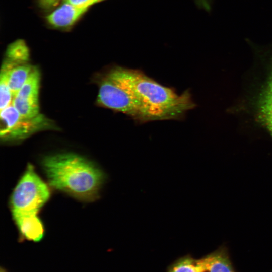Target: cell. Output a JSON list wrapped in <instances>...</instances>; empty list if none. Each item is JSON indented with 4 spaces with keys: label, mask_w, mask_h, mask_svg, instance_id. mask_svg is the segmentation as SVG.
<instances>
[{
    "label": "cell",
    "mask_w": 272,
    "mask_h": 272,
    "mask_svg": "<svg viewBox=\"0 0 272 272\" xmlns=\"http://www.w3.org/2000/svg\"><path fill=\"white\" fill-rule=\"evenodd\" d=\"M105 74L129 94L150 121L181 120L196 106L189 89L178 94L140 70L115 65Z\"/></svg>",
    "instance_id": "6da1fadb"
},
{
    "label": "cell",
    "mask_w": 272,
    "mask_h": 272,
    "mask_svg": "<svg viewBox=\"0 0 272 272\" xmlns=\"http://www.w3.org/2000/svg\"><path fill=\"white\" fill-rule=\"evenodd\" d=\"M42 166L50 185L85 201L97 197L104 176L84 158L72 153L48 156Z\"/></svg>",
    "instance_id": "7a4b0ae2"
},
{
    "label": "cell",
    "mask_w": 272,
    "mask_h": 272,
    "mask_svg": "<svg viewBox=\"0 0 272 272\" xmlns=\"http://www.w3.org/2000/svg\"><path fill=\"white\" fill-rule=\"evenodd\" d=\"M50 196L47 185L29 165L15 188L11 198L13 218L35 216Z\"/></svg>",
    "instance_id": "3957f363"
},
{
    "label": "cell",
    "mask_w": 272,
    "mask_h": 272,
    "mask_svg": "<svg viewBox=\"0 0 272 272\" xmlns=\"http://www.w3.org/2000/svg\"><path fill=\"white\" fill-rule=\"evenodd\" d=\"M98 105L123 113L138 123L150 122L149 118L127 92L105 74L99 82Z\"/></svg>",
    "instance_id": "277c9868"
},
{
    "label": "cell",
    "mask_w": 272,
    "mask_h": 272,
    "mask_svg": "<svg viewBox=\"0 0 272 272\" xmlns=\"http://www.w3.org/2000/svg\"><path fill=\"white\" fill-rule=\"evenodd\" d=\"M40 79V72L34 67L26 82L13 97L12 104L23 118L33 119L39 115Z\"/></svg>",
    "instance_id": "5b68a950"
},
{
    "label": "cell",
    "mask_w": 272,
    "mask_h": 272,
    "mask_svg": "<svg viewBox=\"0 0 272 272\" xmlns=\"http://www.w3.org/2000/svg\"><path fill=\"white\" fill-rule=\"evenodd\" d=\"M38 117L30 119L23 118L13 105H10L1 110V119L4 124V127L1 130V138L5 140L24 138L31 131L36 129L31 126L39 125L37 122L41 119H38Z\"/></svg>",
    "instance_id": "8992f818"
},
{
    "label": "cell",
    "mask_w": 272,
    "mask_h": 272,
    "mask_svg": "<svg viewBox=\"0 0 272 272\" xmlns=\"http://www.w3.org/2000/svg\"><path fill=\"white\" fill-rule=\"evenodd\" d=\"M197 264L199 272H235L224 247L197 259Z\"/></svg>",
    "instance_id": "52a82bcc"
},
{
    "label": "cell",
    "mask_w": 272,
    "mask_h": 272,
    "mask_svg": "<svg viewBox=\"0 0 272 272\" xmlns=\"http://www.w3.org/2000/svg\"><path fill=\"white\" fill-rule=\"evenodd\" d=\"M88 9L63 2L49 14L46 19L49 24L54 27L67 28L73 25Z\"/></svg>",
    "instance_id": "ba28073f"
},
{
    "label": "cell",
    "mask_w": 272,
    "mask_h": 272,
    "mask_svg": "<svg viewBox=\"0 0 272 272\" xmlns=\"http://www.w3.org/2000/svg\"><path fill=\"white\" fill-rule=\"evenodd\" d=\"M3 64L8 69V84L14 97L26 82L34 67L29 64H19L8 60Z\"/></svg>",
    "instance_id": "9c48e42d"
},
{
    "label": "cell",
    "mask_w": 272,
    "mask_h": 272,
    "mask_svg": "<svg viewBox=\"0 0 272 272\" xmlns=\"http://www.w3.org/2000/svg\"><path fill=\"white\" fill-rule=\"evenodd\" d=\"M13 219L24 238L38 242L43 237V226L37 215L19 216Z\"/></svg>",
    "instance_id": "30bf717a"
},
{
    "label": "cell",
    "mask_w": 272,
    "mask_h": 272,
    "mask_svg": "<svg viewBox=\"0 0 272 272\" xmlns=\"http://www.w3.org/2000/svg\"><path fill=\"white\" fill-rule=\"evenodd\" d=\"M7 60L16 63H23L29 58L28 48L22 40H17L8 46L6 51Z\"/></svg>",
    "instance_id": "8fae6325"
},
{
    "label": "cell",
    "mask_w": 272,
    "mask_h": 272,
    "mask_svg": "<svg viewBox=\"0 0 272 272\" xmlns=\"http://www.w3.org/2000/svg\"><path fill=\"white\" fill-rule=\"evenodd\" d=\"M167 272H199L197 259L190 254L179 257L168 266Z\"/></svg>",
    "instance_id": "7c38bea8"
},
{
    "label": "cell",
    "mask_w": 272,
    "mask_h": 272,
    "mask_svg": "<svg viewBox=\"0 0 272 272\" xmlns=\"http://www.w3.org/2000/svg\"><path fill=\"white\" fill-rule=\"evenodd\" d=\"M8 69L3 65L0 77V109L2 110L12 103L13 96L8 84Z\"/></svg>",
    "instance_id": "4fadbf2b"
},
{
    "label": "cell",
    "mask_w": 272,
    "mask_h": 272,
    "mask_svg": "<svg viewBox=\"0 0 272 272\" xmlns=\"http://www.w3.org/2000/svg\"><path fill=\"white\" fill-rule=\"evenodd\" d=\"M103 0H64L63 2L77 7L89 8L91 6Z\"/></svg>",
    "instance_id": "5bb4252c"
},
{
    "label": "cell",
    "mask_w": 272,
    "mask_h": 272,
    "mask_svg": "<svg viewBox=\"0 0 272 272\" xmlns=\"http://www.w3.org/2000/svg\"><path fill=\"white\" fill-rule=\"evenodd\" d=\"M41 5L45 8H51L57 4L59 0H40Z\"/></svg>",
    "instance_id": "9a60e30c"
},
{
    "label": "cell",
    "mask_w": 272,
    "mask_h": 272,
    "mask_svg": "<svg viewBox=\"0 0 272 272\" xmlns=\"http://www.w3.org/2000/svg\"><path fill=\"white\" fill-rule=\"evenodd\" d=\"M202 5L206 8H208L209 6V0H198Z\"/></svg>",
    "instance_id": "2e32d148"
},
{
    "label": "cell",
    "mask_w": 272,
    "mask_h": 272,
    "mask_svg": "<svg viewBox=\"0 0 272 272\" xmlns=\"http://www.w3.org/2000/svg\"><path fill=\"white\" fill-rule=\"evenodd\" d=\"M1 272H3L2 271Z\"/></svg>",
    "instance_id": "e0dca14e"
}]
</instances>
